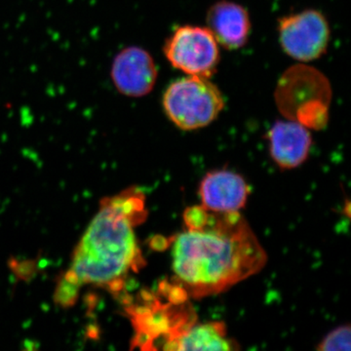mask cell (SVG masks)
Returning a JSON list of instances; mask_svg holds the SVG:
<instances>
[{"instance_id":"cell-1","label":"cell","mask_w":351,"mask_h":351,"mask_svg":"<svg viewBox=\"0 0 351 351\" xmlns=\"http://www.w3.org/2000/svg\"><path fill=\"white\" fill-rule=\"evenodd\" d=\"M184 225L171 243V282L189 299L226 292L267 265V252L240 212L196 205L184 211Z\"/></svg>"},{"instance_id":"cell-2","label":"cell","mask_w":351,"mask_h":351,"mask_svg":"<svg viewBox=\"0 0 351 351\" xmlns=\"http://www.w3.org/2000/svg\"><path fill=\"white\" fill-rule=\"evenodd\" d=\"M147 215L145 196L137 189L104 200L76 247L57 299L68 304L84 285L121 287L127 276L142 265L135 228Z\"/></svg>"},{"instance_id":"cell-3","label":"cell","mask_w":351,"mask_h":351,"mask_svg":"<svg viewBox=\"0 0 351 351\" xmlns=\"http://www.w3.org/2000/svg\"><path fill=\"white\" fill-rule=\"evenodd\" d=\"M142 306L132 307L136 330L134 343L147 348L174 350L178 339L197 322L189 298L172 282L161 284L158 295H144Z\"/></svg>"},{"instance_id":"cell-4","label":"cell","mask_w":351,"mask_h":351,"mask_svg":"<svg viewBox=\"0 0 351 351\" xmlns=\"http://www.w3.org/2000/svg\"><path fill=\"white\" fill-rule=\"evenodd\" d=\"M332 87L317 69L298 64L284 71L277 83L274 100L284 117L313 130H322L329 121Z\"/></svg>"},{"instance_id":"cell-5","label":"cell","mask_w":351,"mask_h":351,"mask_svg":"<svg viewBox=\"0 0 351 351\" xmlns=\"http://www.w3.org/2000/svg\"><path fill=\"white\" fill-rule=\"evenodd\" d=\"M164 112L184 131L204 128L225 108V99L209 78L188 75L171 83L162 97Z\"/></svg>"},{"instance_id":"cell-6","label":"cell","mask_w":351,"mask_h":351,"mask_svg":"<svg viewBox=\"0 0 351 351\" xmlns=\"http://www.w3.org/2000/svg\"><path fill=\"white\" fill-rule=\"evenodd\" d=\"M163 53L173 68L191 76L210 78L218 69V43L207 27L186 25L166 39Z\"/></svg>"},{"instance_id":"cell-7","label":"cell","mask_w":351,"mask_h":351,"mask_svg":"<svg viewBox=\"0 0 351 351\" xmlns=\"http://www.w3.org/2000/svg\"><path fill=\"white\" fill-rule=\"evenodd\" d=\"M277 32L284 52L301 63L322 57L331 39L329 22L315 9L284 16L278 20Z\"/></svg>"},{"instance_id":"cell-8","label":"cell","mask_w":351,"mask_h":351,"mask_svg":"<svg viewBox=\"0 0 351 351\" xmlns=\"http://www.w3.org/2000/svg\"><path fill=\"white\" fill-rule=\"evenodd\" d=\"M158 69L152 55L144 48L130 46L120 51L113 60L110 77L120 94L141 98L156 86Z\"/></svg>"},{"instance_id":"cell-9","label":"cell","mask_w":351,"mask_h":351,"mask_svg":"<svg viewBox=\"0 0 351 351\" xmlns=\"http://www.w3.org/2000/svg\"><path fill=\"white\" fill-rule=\"evenodd\" d=\"M250 189L241 175L216 170L204 176L199 186L201 205L219 213L239 212L246 205Z\"/></svg>"},{"instance_id":"cell-10","label":"cell","mask_w":351,"mask_h":351,"mask_svg":"<svg viewBox=\"0 0 351 351\" xmlns=\"http://www.w3.org/2000/svg\"><path fill=\"white\" fill-rule=\"evenodd\" d=\"M269 152L274 162L290 170L306 162L313 145L309 129L294 120H279L269 131Z\"/></svg>"},{"instance_id":"cell-11","label":"cell","mask_w":351,"mask_h":351,"mask_svg":"<svg viewBox=\"0 0 351 351\" xmlns=\"http://www.w3.org/2000/svg\"><path fill=\"white\" fill-rule=\"evenodd\" d=\"M207 29L218 44L228 50H237L248 43L251 20L248 11L237 2L221 0L210 7Z\"/></svg>"},{"instance_id":"cell-12","label":"cell","mask_w":351,"mask_h":351,"mask_svg":"<svg viewBox=\"0 0 351 351\" xmlns=\"http://www.w3.org/2000/svg\"><path fill=\"white\" fill-rule=\"evenodd\" d=\"M239 343L228 337L221 321L195 322L178 339L174 350H237Z\"/></svg>"},{"instance_id":"cell-13","label":"cell","mask_w":351,"mask_h":351,"mask_svg":"<svg viewBox=\"0 0 351 351\" xmlns=\"http://www.w3.org/2000/svg\"><path fill=\"white\" fill-rule=\"evenodd\" d=\"M350 325H341L335 328L320 341L317 350L321 351L350 350Z\"/></svg>"}]
</instances>
